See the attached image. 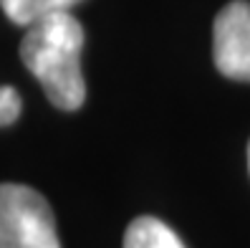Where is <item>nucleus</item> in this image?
<instances>
[{
	"instance_id": "7ed1b4c3",
	"label": "nucleus",
	"mask_w": 250,
	"mask_h": 248,
	"mask_svg": "<svg viewBox=\"0 0 250 248\" xmlns=\"http://www.w3.org/2000/svg\"><path fill=\"white\" fill-rule=\"evenodd\" d=\"M212 58L223 76L250 81V3L232 0L215 18Z\"/></svg>"
},
{
	"instance_id": "39448f33",
	"label": "nucleus",
	"mask_w": 250,
	"mask_h": 248,
	"mask_svg": "<svg viewBox=\"0 0 250 248\" xmlns=\"http://www.w3.org/2000/svg\"><path fill=\"white\" fill-rule=\"evenodd\" d=\"M76 3L81 0H0V8L13 23L28 28L36 21L53 16V13H63Z\"/></svg>"
},
{
	"instance_id": "20e7f679",
	"label": "nucleus",
	"mask_w": 250,
	"mask_h": 248,
	"mask_svg": "<svg viewBox=\"0 0 250 248\" xmlns=\"http://www.w3.org/2000/svg\"><path fill=\"white\" fill-rule=\"evenodd\" d=\"M124 248H185L174 230L152 215L131 221L124 236Z\"/></svg>"
},
{
	"instance_id": "f257e3e1",
	"label": "nucleus",
	"mask_w": 250,
	"mask_h": 248,
	"mask_svg": "<svg viewBox=\"0 0 250 248\" xmlns=\"http://www.w3.org/2000/svg\"><path fill=\"white\" fill-rule=\"evenodd\" d=\"M81 48L83 28L68 10L28 25L21 41V61L41 81L51 104L63 112H76L86 99Z\"/></svg>"
},
{
	"instance_id": "423d86ee",
	"label": "nucleus",
	"mask_w": 250,
	"mask_h": 248,
	"mask_svg": "<svg viewBox=\"0 0 250 248\" xmlns=\"http://www.w3.org/2000/svg\"><path fill=\"white\" fill-rule=\"evenodd\" d=\"M21 96L13 86H0V127L13 124L21 116Z\"/></svg>"
},
{
	"instance_id": "0eeeda50",
	"label": "nucleus",
	"mask_w": 250,
	"mask_h": 248,
	"mask_svg": "<svg viewBox=\"0 0 250 248\" xmlns=\"http://www.w3.org/2000/svg\"><path fill=\"white\" fill-rule=\"evenodd\" d=\"M248 165H250V147H248Z\"/></svg>"
},
{
	"instance_id": "f03ea898",
	"label": "nucleus",
	"mask_w": 250,
	"mask_h": 248,
	"mask_svg": "<svg viewBox=\"0 0 250 248\" xmlns=\"http://www.w3.org/2000/svg\"><path fill=\"white\" fill-rule=\"evenodd\" d=\"M0 248H61L48 200L28 185H0Z\"/></svg>"
}]
</instances>
